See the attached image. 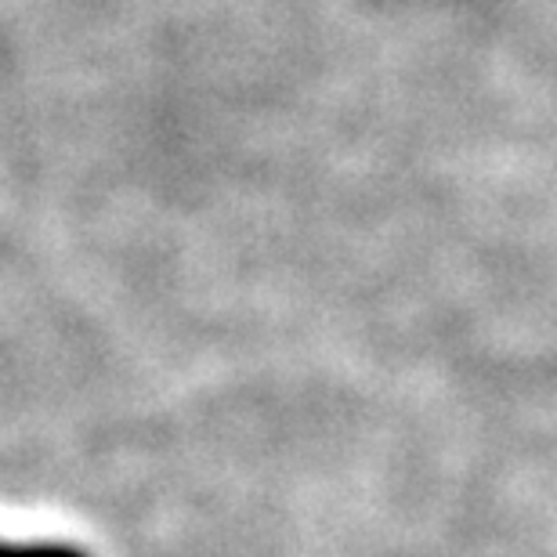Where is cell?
Segmentation results:
<instances>
[{
  "label": "cell",
  "instance_id": "obj_1",
  "mask_svg": "<svg viewBox=\"0 0 557 557\" xmlns=\"http://www.w3.org/2000/svg\"><path fill=\"white\" fill-rule=\"evenodd\" d=\"M0 557H87L81 547L65 543H4L0 540Z\"/></svg>",
  "mask_w": 557,
  "mask_h": 557
}]
</instances>
